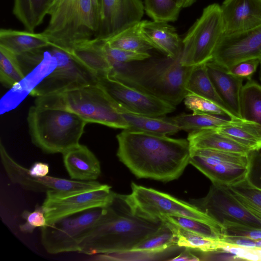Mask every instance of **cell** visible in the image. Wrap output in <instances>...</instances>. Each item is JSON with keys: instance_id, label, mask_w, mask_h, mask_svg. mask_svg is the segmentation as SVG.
Listing matches in <instances>:
<instances>
[{"instance_id": "obj_6", "label": "cell", "mask_w": 261, "mask_h": 261, "mask_svg": "<svg viewBox=\"0 0 261 261\" xmlns=\"http://www.w3.org/2000/svg\"><path fill=\"white\" fill-rule=\"evenodd\" d=\"M27 121L32 143L46 153H64L79 145L87 122L70 111L36 105Z\"/></svg>"}, {"instance_id": "obj_29", "label": "cell", "mask_w": 261, "mask_h": 261, "mask_svg": "<svg viewBox=\"0 0 261 261\" xmlns=\"http://www.w3.org/2000/svg\"><path fill=\"white\" fill-rule=\"evenodd\" d=\"M176 242L177 238L174 233L164 221L155 232L140 242L130 251L153 256L155 254L163 253L171 247L178 246Z\"/></svg>"}, {"instance_id": "obj_28", "label": "cell", "mask_w": 261, "mask_h": 261, "mask_svg": "<svg viewBox=\"0 0 261 261\" xmlns=\"http://www.w3.org/2000/svg\"><path fill=\"white\" fill-rule=\"evenodd\" d=\"M169 119L179 127L180 130L186 131L189 133L204 129H215L230 124L232 120L206 113H182L169 117Z\"/></svg>"}, {"instance_id": "obj_23", "label": "cell", "mask_w": 261, "mask_h": 261, "mask_svg": "<svg viewBox=\"0 0 261 261\" xmlns=\"http://www.w3.org/2000/svg\"><path fill=\"white\" fill-rule=\"evenodd\" d=\"M118 110L128 124L129 129L167 136L175 134L180 130L169 117H154L133 113L119 105Z\"/></svg>"}, {"instance_id": "obj_40", "label": "cell", "mask_w": 261, "mask_h": 261, "mask_svg": "<svg viewBox=\"0 0 261 261\" xmlns=\"http://www.w3.org/2000/svg\"><path fill=\"white\" fill-rule=\"evenodd\" d=\"M221 226L223 236L242 237L253 240L261 239V228L228 221L223 222Z\"/></svg>"}, {"instance_id": "obj_9", "label": "cell", "mask_w": 261, "mask_h": 261, "mask_svg": "<svg viewBox=\"0 0 261 261\" xmlns=\"http://www.w3.org/2000/svg\"><path fill=\"white\" fill-rule=\"evenodd\" d=\"M131 193L127 195L129 200L139 212L148 217L153 218H160L163 215L185 217L208 223L222 231L220 224L191 203L134 182L131 184Z\"/></svg>"}, {"instance_id": "obj_50", "label": "cell", "mask_w": 261, "mask_h": 261, "mask_svg": "<svg viewBox=\"0 0 261 261\" xmlns=\"http://www.w3.org/2000/svg\"><path fill=\"white\" fill-rule=\"evenodd\" d=\"M256 250L257 251V252L259 254V256L260 257V258H261V249H256Z\"/></svg>"}, {"instance_id": "obj_31", "label": "cell", "mask_w": 261, "mask_h": 261, "mask_svg": "<svg viewBox=\"0 0 261 261\" xmlns=\"http://www.w3.org/2000/svg\"><path fill=\"white\" fill-rule=\"evenodd\" d=\"M240 110L242 119L261 126V85L252 79L243 86Z\"/></svg>"}, {"instance_id": "obj_32", "label": "cell", "mask_w": 261, "mask_h": 261, "mask_svg": "<svg viewBox=\"0 0 261 261\" xmlns=\"http://www.w3.org/2000/svg\"><path fill=\"white\" fill-rule=\"evenodd\" d=\"M164 221L174 233L177 238V245L179 247L188 248L202 252L216 251L220 249L222 243L220 239L207 238Z\"/></svg>"}, {"instance_id": "obj_47", "label": "cell", "mask_w": 261, "mask_h": 261, "mask_svg": "<svg viewBox=\"0 0 261 261\" xmlns=\"http://www.w3.org/2000/svg\"><path fill=\"white\" fill-rule=\"evenodd\" d=\"M58 0H49V2H48V5H47V10H46V14H47V12L48 11V10L51 8L53 5L56 3Z\"/></svg>"}, {"instance_id": "obj_15", "label": "cell", "mask_w": 261, "mask_h": 261, "mask_svg": "<svg viewBox=\"0 0 261 261\" xmlns=\"http://www.w3.org/2000/svg\"><path fill=\"white\" fill-rule=\"evenodd\" d=\"M97 84L126 110L144 115L164 117L176 107L132 88L109 75L97 76Z\"/></svg>"}, {"instance_id": "obj_42", "label": "cell", "mask_w": 261, "mask_h": 261, "mask_svg": "<svg viewBox=\"0 0 261 261\" xmlns=\"http://www.w3.org/2000/svg\"><path fill=\"white\" fill-rule=\"evenodd\" d=\"M259 63V59L248 60L236 64L227 70L230 74L248 81L251 80Z\"/></svg>"}, {"instance_id": "obj_43", "label": "cell", "mask_w": 261, "mask_h": 261, "mask_svg": "<svg viewBox=\"0 0 261 261\" xmlns=\"http://www.w3.org/2000/svg\"><path fill=\"white\" fill-rule=\"evenodd\" d=\"M221 240L226 243L244 247L256 249L255 240L247 238L223 236Z\"/></svg>"}, {"instance_id": "obj_44", "label": "cell", "mask_w": 261, "mask_h": 261, "mask_svg": "<svg viewBox=\"0 0 261 261\" xmlns=\"http://www.w3.org/2000/svg\"><path fill=\"white\" fill-rule=\"evenodd\" d=\"M49 165L42 162H35L28 169L30 174L34 177H43L48 175Z\"/></svg>"}, {"instance_id": "obj_41", "label": "cell", "mask_w": 261, "mask_h": 261, "mask_svg": "<svg viewBox=\"0 0 261 261\" xmlns=\"http://www.w3.org/2000/svg\"><path fill=\"white\" fill-rule=\"evenodd\" d=\"M248 157L246 179L250 185L261 190V148L249 151Z\"/></svg>"}, {"instance_id": "obj_33", "label": "cell", "mask_w": 261, "mask_h": 261, "mask_svg": "<svg viewBox=\"0 0 261 261\" xmlns=\"http://www.w3.org/2000/svg\"><path fill=\"white\" fill-rule=\"evenodd\" d=\"M25 76L18 56L0 46V81L3 85L11 89Z\"/></svg>"}, {"instance_id": "obj_34", "label": "cell", "mask_w": 261, "mask_h": 261, "mask_svg": "<svg viewBox=\"0 0 261 261\" xmlns=\"http://www.w3.org/2000/svg\"><path fill=\"white\" fill-rule=\"evenodd\" d=\"M144 7L153 21L166 22L176 21L181 9L174 0H144Z\"/></svg>"}, {"instance_id": "obj_38", "label": "cell", "mask_w": 261, "mask_h": 261, "mask_svg": "<svg viewBox=\"0 0 261 261\" xmlns=\"http://www.w3.org/2000/svg\"><path fill=\"white\" fill-rule=\"evenodd\" d=\"M184 102L193 113H206L219 116L227 115V113L213 101L195 94L188 92Z\"/></svg>"}, {"instance_id": "obj_14", "label": "cell", "mask_w": 261, "mask_h": 261, "mask_svg": "<svg viewBox=\"0 0 261 261\" xmlns=\"http://www.w3.org/2000/svg\"><path fill=\"white\" fill-rule=\"evenodd\" d=\"M1 162L10 180L23 189L36 192L54 191L70 193L96 189L103 184L95 181H78L46 175L34 177L28 169L16 162L8 153L2 142L0 143Z\"/></svg>"}, {"instance_id": "obj_25", "label": "cell", "mask_w": 261, "mask_h": 261, "mask_svg": "<svg viewBox=\"0 0 261 261\" xmlns=\"http://www.w3.org/2000/svg\"><path fill=\"white\" fill-rule=\"evenodd\" d=\"M186 89L188 92L203 97L219 106L229 118L240 119L230 111L217 93L208 75L206 63L193 67L187 79Z\"/></svg>"}, {"instance_id": "obj_16", "label": "cell", "mask_w": 261, "mask_h": 261, "mask_svg": "<svg viewBox=\"0 0 261 261\" xmlns=\"http://www.w3.org/2000/svg\"><path fill=\"white\" fill-rule=\"evenodd\" d=\"M261 59V25L250 29L224 33L211 60L227 70L240 62Z\"/></svg>"}, {"instance_id": "obj_10", "label": "cell", "mask_w": 261, "mask_h": 261, "mask_svg": "<svg viewBox=\"0 0 261 261\" xmlns=\"http://www.w3.org/2000/svg\"><path fill=\"white\" fill-rule=\"evenodd\" d=\"M248 162V153L190 147L189 163L213 184L229 186L245 179Z\"/></svg>"}, {"instance_id": "obj_48", "label": "cell", "mask_w": 261, "mask_h": 261, "mask_svg": "<svg viewBox=\"0 0 261 261\" xmlns=\"http://www.w3.org/2000/svg\"><path fill=\"white\" fill-rule=\"evenodd\" d=\"M256 249H261V239L255 240Z\"/></svg>"}, {"instance_id": "obj_12", "label": "cell", "mask_w": 261, "mask_h": 261, "mask_svg": "<svg viewBox=\"0 0 261 261\" xmlns=\"http://www.w3.org/2000/svg\"><path fill=\"white\" fill-rule=\"evenodd\" d=\"M57 60L54 70L31 92L36 97L97 84V76L68 52L51 45Z\"/></svg>"}, {"instance_id": "obj_46", "label": "cell", "mask_w": 261, "mask_h": 261, "mask_svg": "<svg viewBox=\"0 0 261 261\" xmlns=\"http://www.w3.org/2000/svg\"><path fill=\"white\" fill-rule=\"evenodd\" d=\"M196 0H174L178 6L181 8H187L191 6Z\"/></svg>"}, {"instance_id": "obj_17", "label": "cell", "mask_w": 261, "mask_h": 261, "mask_svg": "<svg viewBox=\"0 0 261 261\" xmlns=\"http://www.w3.org/2000/svg\"><path fill=\"white\" fill-rule=\"evenodd\" d=\"M99 18L95 37L105 40L141 21L144 7L141 0H98Z\"/></svg>"}, {"instance_id": "obj_11", "label": "cell", "mask_w": 261, "mask_h": 261, "mask_svg": "<svg viewBox=\"0 0 261 261\" xmlns=\"http://www.w3.org/2000/svg\"><path fill=\"white\" fill-rule=\"evenodd\" d=\"M191 203L221 226L223 222L228 221L261 228V216L244 205L226 186L212 184L204 197L191 200Z\"/></svg>"}, {"instance_id": "obj_49", "label": "cell", "mask_w": 261, "mask_h": 261, "mask_svg": "<svg viewBox=\"0 0 261 261\" xmlns=\"http://www.w3.org/2000/svg\"><path fill=\"white\" fill-rule=\"evenodd\" d=\"M259 80L261 81V59L260 60L259 63Z\"/></svg>"}, {"instance_id": "obj_36", "label": "cell", "mask_w": 261, "mask_h": 261, "mask_svg": "<svg viewBox=\"0 0 261 261\" xmlns=\"http://www.w3.org/2000/svg\"><path fill=\"white\" fill-rule=\"evenodd\" d=\"M226 186L244 205L261 216V190L250 185L246 178Z\"/></svg>"}, {"instance_id": "obj_39", "label": "cell", "mask_w": 261, "mask_h": 261, "mask_svg": "<svg viewBox=\"0 0 261 261\" xmlns=\"http://www.w3.org/2000/svg\"><path fill=\"white\" fill-rule=\"evenodd\" d=\"M25 222L19 225L20 230L23 233H32L37 227L41 228L47 224L44 210L42 206L37 204L33 212L24 211L21 214Z\"/></svg>"}, {"instance_id": "obj_27", "label": "cell", "mask_w": 261, "mask_h": 261, "mask_svg": "<svg viewBox=\"0 0 261 261\" xmlns=\"http://www.w3.org/2000/svg\"><path fill=\"white\" fill-rule=\"evenodd\" d=\"M49 0H14L12 13L25 30L35 32L47 16Z\"/></svg>"}, {"instance_id": "obj_30", "label": "cell", "mask_w": 261, "mask_h": 261, "mask_svg": "<svg viewBox=\"0 0 261 261\" xmlns=\"http://www.w3.org/2000/svg\"><path fill=\"white\" fill-rule=\"evenodd\" d=\"M140 21L104 41L113 48L136 52H147L154 48L141 34Z\"/></svg>"}, {"instance_id": "obj_26", "label": "cell", "mask_w": 261, "mask_h": 261, "mask_svg": "<svg viewBox=\"0 0 261 261\" xmlns=\"http://www.w3.org/2000/svg\"><path fill=\"white\" fill-rule=\"evenodd\" d=\"M216 129L251 150L261 148V126L256 123L243 119H232L230 124Z\"/></svg>"}, {"instance_id": "obj_20", "label": "cell", "mask_w": 261, "mask_h": 261, "mask_svg": "<svg viewBox=\"0 0 261 261\" xmlns=\"http://www.w3.org/2000/svg\"><path fill=\"white\" fill-rule=\"evenodd\" d=\"M140 28L141 34L154 48L172 59L181 58L182 40L168 22L143 20L140 21Z\"/></svg>"}, {"instance_id": "obj_22", "label": "cell", "mask_w": 261, "mask_h": 261, "mask_svg": "<svg viewBox=\"0 0 261 261\" xmlns=\"http://www.w3.org/2000/svg\"><path fill=\"white\" fill-rule=\"evenodd\" d=\"M50 45L42 32L3 28L0 30V46L17 56Z\"/></svg>"}, {"instance_id": "obj_19", "label": "cell", "mask_w": 261, "mask_h": 261, "mask_svg": "<svg viewBox=\"0 0 261 261\" xmlns=\"http://www.w3.org/2000/svg\"><path fill=\"white\" fill-rule=\"evenodd\" d=\"M208 75L220 97L230 111L242 119L241 93L244 79L229 73L226 68L212 60L206 63Z\"/></svg>"}, {"instance_id": "obj_13", "label": "cell", "mask_w": 261, "mask_h": 261, "mask_svg": "<svg viewBox=\"0 0 261 261\" xmlns=\"http://www.w3.org/2000/svg\"><path fill=\"white\" fill-rule=\"evenodd\" d=\"M42 206L47 223L92 208L103 207L111 201L114 192L107 185L98 189L70 193L48 191Z\"/></svg>"}, {"instance_id": "obj_35", "label": "cell", "mask_w": 261, "mask_h": 261, "mask_svg": "<svg viewBox=\"0 0 261 261\" xmlns=\"http://www.w3.org/2000/svg\"><path fill=\"white\" fill-rule=\"evenodd\" d=\"M160 218L170 222L182 229L199 234L204 237L221 239L223 237L219 229L208 223L195 219L177 216H162Z\"/></svg>"}, {"instance_id": "obj_24", "label": "cell", "mask_w": 261, "mask_h": 261, "mask_svg": "<svg viewBox=\"0 0 261 261\" xmlns=\"http://www.w3.org/2000/svg\"><path fill=\"white\" fill-rule=\"evenodd\" d=\"M187 140L190 147L207 148L224 151L248 153L251 150L231 138L208 129L189 133Z\"/></svg>"}, {"instance_id": "obj_45", "label": "cell", "mask_w": 261, "mask_h": 261, "mask_svg": "<svg viewBox=\"0 0 261 261\" xmlns=\"http://www.w3.org/2000/svg\"><path fill=\"white\" fill-rule=\"evenodd\" d=\"M169 260L177 261V260H184V261H197L200 260V259L197 256L192 253L188 248H186V249L182 251L177 256L168 259Z\"/></svg>"}, {"instance_id": "obj_18", "label": "cell", "mask_w": 261, "mask_h": 261, "mask_svg": "<svg viewBox=\"0 0 261 261\" xmlns=\"http://www.w3.org/2000/svg\"><path fill=\"white\" fill-rule=\"evenodd\" d=\"M220 7L224 33L261 25V0H224Z\"/></svg>"}, {"instance_id": "obj_5", "label": "cell", "mask_w": 261, "mask_h": 261, "mask_svg": "<svg viewBox=\"0 0 261 261\" xmlns=\"http://www.w3.org/2000/svg\"><path fill=\"white\" fill-rule=\"evenodd\" d=\"M35 105L70 111L87 123H96L123 129L129 128L118 110V103L98 84L37 97Z\"/></svg>"}, {"instance_id": "obj_3", "label": "cell", "mask_w": 261, "mask_h": 261, "mask_svg": "<svg viewBox=\"0 0 261 261\" xmlns=\"http://www.w3.org/2000/svg\"><path fill=\"white\" fill-rule=\"evenodd\" d=\"M149 58L121 65L109 75L176 107L188 93L186 85L194 66L182 65L180 58Z\"/></svg>"}, {"instance_id": "obj_7", "label": "cell", "mask_w": 261, "mask_h": 261, "mask_svg": "<svg viewBox=\"0 0 261 261\" xmlns=\"http://www.w3.org/2000/svg\"><path fill=\"white\" fill-rule=\"evenodd\" d=\"M224 32L220 6L218 4L208 5L182 40L181 65L193 66L211 60Z\"/></svg>"}, {"instance_id": "obj_1", "label": "cell", "mask_w": 261, "mask_h": 261, "mask_svg": "<svg viewBox=\"0 0 261 261\" xmlns=\"http://www.w3.org/2000/svg\"><path fill=\"white\" fill-rule=\"evenodd\" d=\"M116 138L118 158L138 178L172 181L178 179L190 164L187 139L129 129H123Z\"/></svg>"}, {"instance_id": "obj_4", "label": "cell", "mask_w": 261, "mask_h": 261, "mask_svg": "<svg viewBox=\"0 0 261 261\" xmlns=\"http://www.w3.org/2000/svg\"><path fill=\"white\" fill-rule=\"evenodd\" d=\"M48 23L41 32L51 45L70 53L95 37L99 18L98 0H58L47 12Z\"/></svg>"}, {"instance_id": "obj_37", "label": "cell", "mask_w": 261, "mask_h": 261, "mask_svg": "<svg viewBox=\"0 0 261 261\" xmlns=\"http://www.w3.org/2000/svg\"><path fill=\"white\" fill-rule=\"evenodd\" d=\"M101 40L104 52L111 65L112 70L121 65L143 61L151 57L148 52L140 53L115 48L111 47L105 41Z\"/></svg>"}, {"instance_id": "obj_2", "label": "cell", "mask_w": 261, "mask_h": 261, "mask_svg": "<svg viewBox=\"0 0 261 261\" xmlns=\"http://www.w3.org/2000/svg\"><path fill=\"white\" fill-rule=\"evenodd\" d=\"M139 212L128 195L114 192L99 218L80 245L79 253L96 255L132 250L163 224Z\"/></svg>"}, {"instance_id": "obj_8", "label": "cell", "mask_w": 261, "mask_h": 261, "mask_svg": "<svg viewBox=\"0 0 261 261\" xmlns=\"http://www.w3.org/2000/svg\"><path fill=\"white\" fill-rule=\"evenodd\" d=\"M103 207L61 218L41 228V242L49 254L80 252V245L99 218Z\"/></svg>"}, {"instance_id": "obj_21", "label": "cell", "mask_w": 261, "mask_h": 261, "mask_svg": "<svg viewBox=\"0 0 261 261\" xmlns=\"http://www.w3.org/2000/svg\"><path fill=\"white\" fill-rule=\"evenodd\" d=\"M62 154L65 168L71 179L95 181L100 176V162L87 146L79 144Z\"/></svg>"}]
</instances>
